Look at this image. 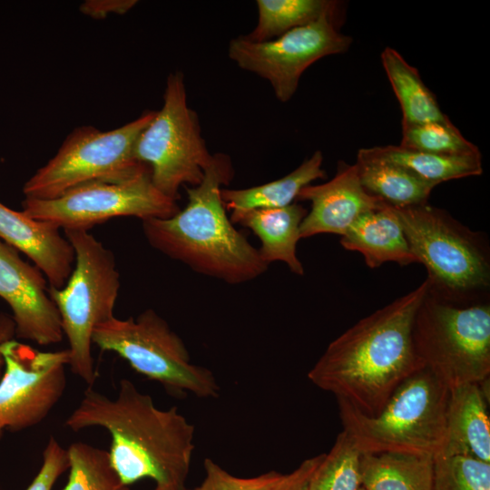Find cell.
<instances>
[{
    "label": "cell",
    "instance_id": "22",
    "mask_svg": "<svg viewBox=\"0 0 490 490\" xmlns=\"http://www.w3.org/2000/svg\"><path fill=\"white\" fill-rule=\"evenodd\" d=\"M381 63L401 108L402 126L452 122L417 69L397 50L386 47L381 53Z\"/></svg>",
    "mask_w": 490,
    "mask_h": 490
},
{
    "label": "cell",
    "instance_id": "8",
    "mask_svg": "<svg viewBox=\"0 0 490 490\" xmlns=\"http://www.w3.org/2000/svg\"><path fill=\"white\" fill-rule=\"evenodd\" d=\"M155 111L114 130L102 132L93 126L75 128L56 154L24 185L27 199H55L68 191L94 181H122L148 170L135 156L140 133Z\"/></svg>",
    "mask_w": 490,
    "mask_h": 490
},
{
    "label": "cell",
    "instance_id": "24",
    "mask_svg": "<svg viewBox=\"0 0 490 490\" xmlns=\"http://www.w3.org/2000/svg\"><path fill=\"white\" fill-rule=\"evenodd\" d=\"M358 153L407 169L436 185L441 182L482 174L481 152L467 155H440L405 149L399 145L362 148Z\"/></svg>",
    "mask_w": 490,
    "mask_h": 490
},
{
    "label": "cell",
    "instance_id": "15",
    "mask_svg": "<svg viewBox=\"0 0 490 490\" xmlns=\"http://www.w3.org/2000/svg\"><path fill=\"white\" fill-rule=\"evenodd\" d=\"M296 201L311 204L299 227L300 239L320 233L342 236L360 215L387 204L363 188L356 163L343 162L331 180L305 186Z\"/></svg>",
    "mask_w": 490,
    "mask_h": 490
},
{
    "label": "cell",
    "instance_id": "16",
    "mask_svg": "<svg viewBox=\"0 0 490 490\" xmlns=\"http://www.w3.org/2000/svg\"><path fill=\"white\" fill-rule=\"evenodd\" d=\"M0 240L25 254L43 272L50 287L59 289L67 281L74 263V252L56 226L0 202Z\"/></svg>",
    "mask_w": 490,
    "mask_h": 490
},
{
    "label": "cell",
    "instance_id": "7",
    "mask_svg": "<svg viewBox=\"0 0 490 490\" xmlns=\"http://www.w3.org/2000/svg\"><path fill=\"white\" fill-rule=\"evenodd\" d=\"M412 341L424 366L449 388L479 383L490 376L489 299L455 302L427 289L414 318Z\"/></svg>",
    "mask_w": 490,
    "mask_h": 490
},
{
    "label": "cell",
    "instance_id": "18",
    "mask_svg": "<svg viewBox=\"0 0 490 490\" xmlns=\"http://www.w3.org/2000/svg\"><path fill=\"white\" fill-rule=\"evenodd\" d=\"M340 244L359 252L370 269L386 262L401 266L416 263L401 223L387 204L360 215L341 236Z\"/></svg>",
    "mask_w": 490,
    "mask_h": 490
},
{
    "label": "cell",
    "instance_id": "11",
    "mask_svg": "<svg viewBox=\"0 0 490 490\" xmlns=\"http://www.w3.org/2000/svg\"><path fill=\"white\" fill-rule=\"evenodd\" d=\"M22 205L29 217L64 230H88L116 217L166 219L180 211L176 201L154 186L150 170L122 181L86 183L55 199L24 198Z\"/></svg>",
    "mask_w": 490,
    "mask_h": 490
},
{
    "label": "cell",
    "instance_id": "31",
    "mask_svg": "<svg viewBox=\"0 0 490 490\" xmlns=\"http://www.w3.org/2000/svg\"><path fill=\"white\" fill-rule=\"evenodd\" d=\"M69 467L67 449L50 436L43 452L42 466L26 490H52Z\"/></svg>",
    "mask_w": 490,
    "mask_h": 490
},
{
    "label": "cell",
    "instance_id": "6",
    "mask_svg": "<svg viewBox=\"0 0 490 490\" xmlns=\"http://www.w3.org/2000/svg\"><path fill=\"white\" fill-rule=\"evenodd\" d=\"M74 252V266L65 284L49 287L68 341L69 366L89 387L96 377L92 354L94 328L114 317L120 275L113 251L87 230H64Z\"/></svg>",
    "mask_w": 490,
    "mask_h": 490
},
{
    "label": "cell",
    "instance_id": "17",
    "mask_svg": "<svg viewBox=\"0 0 490 490\" xmlns=\"http://www.w3.org/2000/svg\"><path fill=\"white\" fill-rule=\"evenodd\" d=\"M488 405L478 383L449 388L445 437L437 455L462 456L490 463Z\"/></svg>",
    "mask_w": 490,
    "mask_h": 490
},
{
    "label": "cell",
    "instance_id": "34",
    "mask_svg": "<svg viewBox=\"0 0 490 490\" xmlns=\"http://www.w3.org/2000/svg\"><path fill=\"white\" fill-rule=\"evenodd\" d=\"M15 335V323L12 317L0 314V347L6 341L14 338ZM4 358L0 353V378L4 371Z\"/></svg>",
    "mask_w": 490,
    "mask_h": 490
},
{
    "label": "cell",
    "instance_id": "32",
    "mask_svg": "<svg viewBox=\"0 0 490 490\" xmlns=\"http://www.w3.org/2000/svg\"><path fill=\"white\" fill-rule=\"evenodd\" d=\"M325 454L305 459L289 474H284L275 490H309L310 478Z\"/></svg>",
    "mask_w": 490,
    "mask_h": 490
},
{
    "label": "cell",
    "instance_id": "37",
    "mask_svg": "<svg viewBox=\"0 0 490 490\" xmlns=\"http://www.w3.org/2000/svg\"><path fill=\"white\" fill-rule=\"evenodd\" d=\"M0 490H3V489L1 488V485H0Z\"/></svg>",
    "mask_w": 490,
    "mask_h": 490
},
{
    "label": "cell",
    "instance_id": "23",
    "mask_svg": "<svg viewBox=\"0 0 490 490\" xmlns=\"http://www.w3.org/2000/svg\"><path fill=\"white\" fill-rule=\"evenodd\" d=\"M355 163L363 188L393 207L427 203L433 189L437 186L403 167L358 152Z\"/></svg>",
    "mask_w": 490,
    "mask_h": 490
},
{
    "label": "cell",
    "instance_id": "2",
    "mask_svg": "<svg viewBox=\"0 0 490 490\" xmlns=\"http://www.w3.org/2000/svg\"><path fill=\"white\" fill-rule=\"evenodd\" d=\"M427 281L361 318L334 339L308 373L318 388L377 415L397 387L425 366L412 341Z\"/></svg>",
    "mask_w": 490,
    "mask_h": 490
},
{
    "label": "cell",
    "instance_id": "20",
    "mask_svg": "<svg viewBox=\"0 0 490 490\" xmlns=\"http://www.w3.org/2000/svg\"><path fill=\"white\" fill-rule=\"evenodd\" d=\"M322 162V152L318 150L298 168L278 180L246 189L222 188L221 199L225 209L231 211V222L234 224L239 217L252 210L292 204L302 188L325 177Z\"/></svg>",
    "mask_w": 490,
    "mask_h": 490
},
{
    "label": "cell",
    "instance_id": "35",
    "mask_svg": "<svg viewBox=\"0 0 490 490\" xmlns=\"http://www.w3.org/2000/svg\"><path fill=\"white\" fill-rule=\"evenodd\" d=\"M154 490H171V489L166 488V487H162V486H158V485H156V487H155Z\"/></svg>",
    "mask_w": 490,
    "mask_h": 490
},
{
    "label": "cell",
    "instance_id": "28",
    "mask_svg": "<svg viewBox=\"0 0 490 490\" xmlns=\"http://www.w3.org/2000/svg\"><path fill=\"white\" fill-rule=\"evenodd\" d=\"M399 146L440 155L480 153L479 148L466 139L452 122L402 126V139Z\"/></svg>",
    "mask_w": 490,
    "mask_h": 490
},
{
    "label": "cell",
    "instance_id": "26",
    "mask_svg": "<svg viewBox=\"0 0 490 490\" xmlns=\"http://www.w3.org/2000/svg\"><path fill=\"white\" fill-rule=\"evenodd\" d=\"M67 454L70 473L64 490H130L113 467L108 451L74 442Z\"/></svg>",
    "mask_w": 490,
    "mask_h": 490
},
{
    "label": "cell",
    "instance_id": "4",
    "mask_svg": "<svg viewBox=\"0 0 490 490\" xmlns=\"http://www.w3.org/2000/svg\"><path fill=\"white\" fill-rule=\"evenodd\" d=\"M449 387L424 367L404 380L376 416L337 399L343 431L360 453L435 456L445 437Z\"/></svg>",
    "mask_w": 490,
    "mask_h": 490
},
{
    "label": "cell",
    "instance_id": "3",
    "mask_svg": "<svg viewBox=\"0 0 490 490\" xmlns=\"http://www.w3.org/2000/svg\"><path fill=\"white\" fill-rule=\"evenodd\" d=\"M233 175L230 157L213 154L201 182L185 187L186 206L172 217L142 220V230L150 245L168 257L200 274L240 284L269 265L226 214L221 190Z\"/></svg>",
    "mask_w": 490,
    "mask_h": 490
},
{
    "label": "cell",
    "instance_id": "5",
    "mask_svg": "<svg viewBox=\"0 0 490 490\" xmlns=\"http://www.w3.org/2000/svg\"><path fill=\"white\" fill-rule=\"evenodd\" d=\"M391 208L416 263L426 270L429 292L455 302L488 299L490 252L481 232L428 202Z\"/></svg>",
    "mask_w": 490,
    "mask_h": 490
},
{
    "label": "cell",
    "instance_id": "1",
    "mask_svg": "<svg viewBox=\"0 0 490 490\" xmlns=\"http://www.w3.org/2000/svg\"><path fill=\"white\" fill-rule=\"evenodd\" d=\"M65 424L78 432L105 429L111 464L127 485L143 478L171 490H186L194 445V426L177 407L161 409L150 395L121 379L114 397L89 387Z\"/></svg>",
    "mask_w": 490,
    "mask_h": 490
},
{
    "label": "cell",
    "instance_id": "19",
    "mask_svg": "<svg viewBox=\"0 0 490 490\" xmlns=\"http://www.w3.org/2000/svg\"><path fill=\"white\" fill-rule=\"evenodd\" d=\"M308 210L293 202L282 208L257 209L237 219L239 223L251 230L261 242L259 250L268 265L282 261L296 275H304V268L297 256L299 227Z\"/></svg>",
    "mask_w": 490,
    "mask_h": 490
},
{
    "label": "cell",
    "instance_id": "30",
    "mask_svg": "<svg viewBox=\"0 0 490 490\" xmlns=\"http://www.w3.org/2000/svg\"><path fill=\"white\" fill-rule=\"evenodd\" d=\"M204 470L203 481L191 490H275L284 475L272 470L254 477H238L211 458L204 460Z\"/></svg>",
    "mask_w": 490,
    "mask_h": 490
},
{
    "label": "cell",
    "instance_id": "12",
    "mask_svg": "<svg viewBox=\"0 0 490 490\" xmlns=\"http://www.w3.org/2000/svg\"><path fill=\"white\" fill-rule=\"evenodd\" d=\"M341 15H326L274 39H231L229 57L241 69L267 80L276 98L286 103L295 94L301 75L318 60L347 52L352 38L339 31Z\"/></svg>",
    "mask_w": 490,
    "mask_h": 490
},
{
    "label": "cell",
    "instance_id": "33",
    "mask_svg": "<svg viewBox=\"0 0 490 490\" xmlns=\"http://www.w3.org/2000/svg\"><path fill=\"white\" fill-rule=\"evenodd\" d=\"M136 4L135 0H87L80 11L93 19H103L111 14L123 15Z\"/></svg>",
    "mask_w": 490,
    "mask_h": 490
},
{
    "label": "cell",
    "instance_id": "13",
    "mask_svg": "<svg viewBox=\"0 0 490 490\" xmlns=\"http://www.w3.org/2000/svg\"><path fill=\"white\" fill-rule=\"evenodd\" d=\"M0 439L4 433L34 427L44 421L66 387L68 349L41 351L14 338L0 347Z\"/></svg>",
    "mask_w": 490,
    "mask_h": 490
},
{
    "label": "cell",
    "instance_id": "27",
    "mask_svg": "<svg viewBox=\"0 0 490 490\" xmlns=\"http://www.w3.org/2000/svg\"><path fill=\"white\" fill-rule=\"evenodd\" d=\"M360 456L359 450L342 430L315 469L309 490H358L361 486Z\"/></svg>",
    "mask_w": 490,
    "mask_h": 490
},
{
    "label": "cell",
    "instance_id": "10",
    "mask_svg": "<svg viewBox=\"0 0 490 490\" xmlns=\"http://www.w3.org/2000/svg\"><path fill=\"white\" fill-rule=\"evenodd\" d=\"M137 160L146 164L154 186L167 197L178 201L180 189L200 184L211 154L196 113L190 108L183 74H169L163 103L140 133L135 144Z\"/></svg>",
    "mask_w": 490,
    "mask_h": 490
},
{
    "label": "cell",
    "instance_id": "9",
    "mask_svg": "<svg viewBox=\"0 0 490 490\" xmlns=\"http://www.w3.org/2000/svg\"><path fill=\"white\" fill-rule=\"evenodd\" d=\"M93 344L125 359L141 375L160 383L177 397L191 393L200 398H216L220 387L207 368L191 363L182 339L154 310L136 318H112L98 325Z\"/></svg>",
    "mask_w": 490,
    "mask_h": 490
},
{
    "label": "cell",
    "instance_id": "25",
    "mask_svg": "<svg viewBox=\"0 0 490 490\" xmlns=\"http://www.w3.org/2000/svg\"><path fill=\"white\" fill-rule=\"evenodd\" d=\"M258 21L246 35L253 42L274 39L326 15H341V3L330 0H257Z\"/></svg>",
    "mask_w": 490,
    "mask_h": 490
},
{
    "label": "cell",
    "instance_id": "21",
    "mask_svg": "<svg viewBox=\"0 0 490 490\" xmlns=\"http://www.w3.org/2000/svg\"><path fill=\"white\" fill-rule=\"evenodd\" d=\"M359 470L365 490H432L434 456L361 453Z\"/></svg>",
    "mask_w": 490,
    "mask_h": 490
},
{
    "label": "cell",
    "instance_id": "29",
    "mask_svg": "<svg viewBox=\"0 0 490 490\" xmlns=\"http://www.w3.org/2000/svg\"><path fill=\"white\" fill-rule=\"evenodd\" d=\"M432 490H490V463L437 455L434 456Z\"/></svg>",
    "mask_w": 490,
    "mask_h": 490
},
{
    "label": "cell",
    "instance_id": "14",
    "mask_svg": "<svg viewBox=\"0 0 490 490\" xmlns=\"http://www.w3.org/2000/svg\"><path fill=\"white\" fill-rule=\"evenodd\" d=\"M46 279L0 240V297L13 312L15 336L40 346L59 343L64 335Z\"/></svg>",
    "mask_w": 490,
    "mask_h": 490
},
{
    "label": "cell",
    "instance_id": "36",
    "mask_svg": "<svg viewBox=\"0 0 490 490\" xmlns=\"http://www.w3.org/2000/svg\"><path fill=\"white\" fill-rule=\"evenodd\" d=\"M358 490H365V489H364L362 486H360V487L358 488Z\"/></svg>",
    "mask_w": 490,
    "mask_h": 490
}]
</instances>
